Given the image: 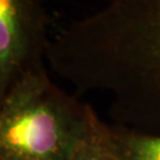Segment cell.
Listing matches in <instances>:
<instances>
[{"label": "cell", "instance_id": "cell-1", "mask_svg": "<svg viewBox=\"0 0 160 160\" xmlns=\"http://www.w3.org/2000/svg\"><path fill=\"white\" fill-rule=\"evenodd\" d=\"M95 116L46 69L29 72L0 97V160H71Z\"/></svg>", "mask_w": 160, "mask_h": 160}, {"label": "cell", "instance_id": "cell-2", "mask_svg": "<svg viewBox=\"0 0 160 160\" xmlns=\"http://www.w3.org/2000/svg\"><path fill=\"white\" fill-rule=\"evenodd\" d=\"M49 42L40 0H0V97L26 74L46 69Z\"/></svg>", "mask_w": 160, "mask_h": 160}, {"label": "cell", "instance_id": "cell-3", "mask_svg": "<svg viewBox=\"0 0 160 160\" xmlns=\"http://www.w3.org/2000/svg\"><path fill=\"white\" fill-rule=\"evenodd\" d=\"M71 160H125L116 147L112 128L95 116L86 139L76 149Z\"/></svg>", "mask_w": 160, "mask_h": 160}, {"label": "cell", "instance_id": "cell-4", "mask_svg": "<svg viewBox=\"0 0 160 160\" xmlns=\"http://www.w3.org/2000/svg\"><path fill=\"white\" fill-rule=\"evenodd\" d=\"M116 147L125 160H160V135L110 126Z\"/></svg>", "mask_w": 160, "mask_h": 160}]
</instances>
